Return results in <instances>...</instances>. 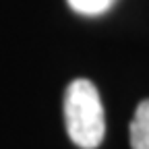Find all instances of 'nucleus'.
Listing matches in <instances>:
<instances>
[{
	"mask_svg": "<svg viewBox=\"0 0 149 149\" xmlns=\"http://www.w3.org/2000/svg\"><path fill=\"white\" fill-rule=\"evenodd\" d=\"M64 124L70 141L81 149H95L106 135L102 97L91 81L77 79L66 87Z\"/></svg>",
	"mask_w": 149,
	"mask_h": 149,
	"instance_id": "obj_1",
	"label": "nucleus"
},
{
	"mask_svg": "<svg viewBox=\"0 0 149 149\" xmlns=\"http://www.w3.org/2000/svg\"><path fill=\"white\" fill-rule=\"evenodd\" d=\"M130 147L149 149V100L141 102L130 120Z\"/></svg>",
	"mask_w": 149,
	"mask_h": 149,
	"instance_id": "obj_2",
	"label": "nucleus"
},
{
	"mask_svg": "<svg viewBox=\"0 0 149 149\" xmlns=\"http://www.w3.org/2000/svg\"><path fill=\"white\" fill-rule=\"evenodd\" d=\"M116 0H68V6L79 13V15H87V17H95L106 13Z\"/></svg>",
	"mask_w": 149,
	"mask_h": 149,
	"instance_id": "obj_3",
	"label": "nucleus"
}]
</instances>
